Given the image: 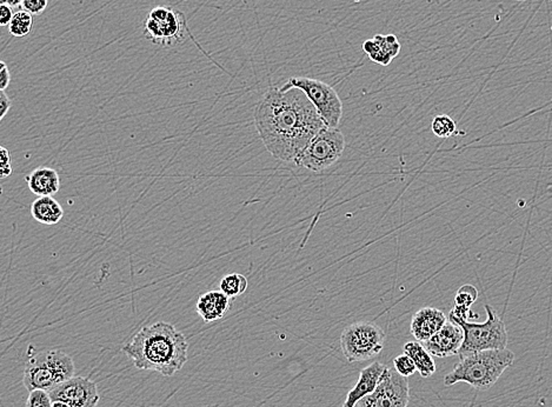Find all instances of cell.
<instances>
[{
	"instance_id": "6da1fadb",
	"label": "cell",
	"mask_w": 552,
	"mask_h": 407,
	"mask_svg": "<svg viewBox=\"0 0 552 407\" xmlns=\"http://www.w3.org/2000/svg\"><path fill=\"white\" fill-rule=\"evenodd\" d=\"M253 118L268 153L288 163H297L312 138L327 128L307 94L296 87L268 89L257 104Z\"/></svg>"
},
{
	"instance_id": "7a4b0ae2",
	"label": "cell",
	"mask_w": 552,
	"mask_h": 407,
	"mask_svg": "<svg viewBox=\"0 0 552 407\" xmlns=\"http://www.w3.org/2000/svg\"><path fill=\"white\" fill-rule=\"evenodd\" d=\"M121 351L137 369L172 376L187 364L189 343L175 326L158 322L140 329Z\"/></svg>"
},
{
	"instance_id": "3957f363",
	"label": "cell",
	"mask_w": 552,
	"mask_h": 407,
	"mask_svg": "<svg viewBox=\"0 0 552 407\" xmlns=\"http://www.w3.org/2000/svg\"><path fill=\"white\" fill-rule=\"evenodd\" d=\"M515 361V353L508 349H488L460 359L451 372L444 376V385L467 383L478 391L492 388L504 371Z\"/></svg>"
},
{
	"instance_id": "277c9868",
	"label": "cell",
	"mask_w": 552,
	"mask_h": 407,
	"mask_svg": "<svg viewBox=\"0 0 552 407\" xmlns=\"http://www.w3.org/2000/svg\"><path fill=\"white\" fill-rule=\"evenodd\" d=\"M76 366L72 358L59 349L37 352L28 358L24 371L23 384L28 392L45 390L50 392L74 376Z\"/></svg>"
},
{
	"instance_id": "5b68a950",
	"label": "cell",
	"mask_w": 552,
	"mask_h": 407,
	"mask_svg": "<svg viewBox=\"0 0 552 407\" xmlns=\"http://www.w3.org/2000/svg\"><path fill=\"white\" fill-rule=\"evenodd\" d=\"M485 311L488 319L484 322L449 319L450 322L460 326L464 331L463 344L458 352L460 359L488 349H506L509 338L506 324L489 304H486Z\"/></svg>"
},
{
	"instance_id": "8992f818",
	"label": "cell",
	"mask_w": 552,
	"mask_h": 407,
	"mask_svg": "<svg viewBox=\"0 0 552 407\" xmlns=\"http://www.w3.org/2000/svg\"><path fill=\"white\" fill-rule=\"evenodd\" d=\"M384 331L371 322H356L346 326L340 336V349L349 363L377 357L385 345Z\"/></svg>"
},
{
	"instance_id": "52a82bcc",
	"label": "cell",
	"mask_w": 552,
	"mask_h": 407,
	"mask_svg": "<svg viewBox=\"0 0 552 407\" xmlns=\"http://www.w3.org/2000/svg\"><path fill=\"white\" fill-rule=\"evenodd\" d=\"M295 87L307 94L327 128H338L343 116V103L332 86L313 78L292 77L280 89L288 91Z\"/></svg>"
},
{
	"instance_id": "ba28073f",
	"label": "cell",
	"mask_w": 552,
	"mask_h": 407,
	"mask_svg": "<svg viewBox=\"0 0 552 407\" xmlns=\"http://www.w3.org/2000/svg\"><path fill=\"white\" fill-rule=\"evenodd\" d=\"M345 145V137L338 128L327 126L312 138L296 164L311 172L320 173L340 159Z\"/></svg>"
},
{
	"instance_id": "9c48e42d",
	"label": "cell",
	"mask_w": 552,
	"mask_h": 407,
	"mask_svg": "<svg viewBox=\"0 0 552 407\" xmlns=\"http://www.w3.org/2000/svg\"><path fill=\"white\" fill-rule=\"evenodd\" d=\"M145 37L160 46H175L185 39L187 18L168 6L152 8L145 20Z\"/></svg>"
},
{
	"instance_id": "30bf717a",
	"label": "cell",
	"mask_w": 552,
	"mask_h": 407,
	"mask_svg": "<svg viewBox=\"0 0 552 407\" xmlns=\"http://www.w3.org/2000/svg\"><path fill=\"white\" fill-rule=\"evenodd\" d=\"M408 378L395 367H385L376 391L359 401V407H408Z\"/></svg>"
},
{
	"instance_id": "8fae6325",
	"label": "cell",
	"mask_w": 552,
	"mask_h": 407,
	"mask_svg": "<svg viewBox=\"0 0 552 407\" xmlns=\"http://www.w3.org/2000/svg\"><path fill=\"white\" fill-rule=\"evenodd\" d=\"M53 401L62 400L71 407H98L101 396L94 380L85 376H72L50 391Z\"/></svg>"
},
{
	"instance_id": "7c38bea8",
	"label": "cell",
	"mask_w": 552,
	"mask_h": 407,
	"mask_svg": "<svg viewBox=\"0 0 552 407\" xmlns=\"http://www.w3.org/2000/svg\"><path fill=\"white\" fill-rule=\"evenodd\" d=\"M463 341V329L455 322L447 320L442 330L422 344L433 357L447 358L456 354L458 356Z\"/></svg>"
},
{
	"instance_id": "4fadbf2b",
	"label": "cell",
	"mask_w": 552,
	"mask_h": 407,
	"mask_svg": "<svg viewBox=\"0 0 552 407\" xmlns=\"http://www.w3.org/2000/svg\"><path fill=\"white\" fill-rule=\"evenodd\" d=\"M447 320V315L440 309L423 307L413 314L410 331L417 341L424 343L442 330Z\"/></svg>"
},
{
	"instance_id": "5bb4252c",
	"label": "cell",
	"mask_w": 552,
	"mask_h": 407,
	"mask_svg": "<svg viewBox=\"0 0 552 407\" xmlns=\"http://www.w3.org/2000/svg\"><path fill=\"white\" fill-rule=\"evenodd\" d=\"M384 370V365L379 361H374L369 366H366L365 369H363L359 373L357 384L347 393L343 407H354L356 404L359 403L365 397L372 395L379 385V380Z\"/></svg>"
},
{
	"instance_id": "9a60e30c",
	"label": "cell",
	"mask_w": 552,
	"mask_h": 407,
	"mask_svg": "<svg viewBox=\"0 0 552 407\" xmlns=\"http://www.w3.org/2000/svg\"><path fill=\"white\" fill-rule=\"evenodd\" d=\"M363 50L365 51L372 62L388 67L393 59L399 55L401 44L395 35H377L374 39H369L363 44Z\"/></svg>"
},
{
	"instance_id": "2e32d148",
	"label": "cell",
	"mask_w": 552,
	"mask_h": 407,
	"mask_svg": "<svg viewBox=\"0 0 552 407\" xmlns=\"http://www.w3.org/2000/svg\"><path fill=\"white\" fill-rule=\"evenodd\" d=\"M230 299L222 291L207 292L198 298L197 313L205 322L219 320L230 310Z\"/></svg>"
},
{
	"instance_id": "e0dca14e",
	"label": "cell",
	"mask_w": 552,
	"mask_h": 407,
	"mask_svg": "<svg viewBox=\"0 0 552 407\" xmlns=\"http://www.w3.org/2000/svg\"><path fill=\"white\" fill-rule=\"evenodd\" d=\"M28 189L38 197L53 196L60 190L58 172L51 167H38L25 178Z\"/></svg>"
},
{
	"instance_id": "ac0fdd59",
	"label": "cell",
	"mask_w": 552,
	"mask_h": 407,
	"mask_svg": "<svg viewBox=\"0 0 552 407\" xmlns=\"http://www.w3.org/2000/svg\"><path fill=\"white\" fill-rule=\"evenodd\" d=\"M31 214L40 224L55 225L64 217V209L52 196H43L32 202Z\"/></svg>"
},
{
	"instance_id": "d6986e66",
	"label": "cell",
	"mask_w": 552,
	"mask_h": 407,
	"mask_svg": "<svg viewBox=\"0 0 552 407\" xmlns=\"http://www.w3.org/2000/svg\"><path fill=\"white\" fill-rule=\"evenodd\" d=\"M403 352L413 359L417 371L423 378H430L435 372V361L420 341H408L403 347Z\"/></svg>"
},
{
	"instance_id": "ffe728a7",
	"label": "cell",
	"mask_w": 552,
	"mask_h": 407,
	"mask_svg": "<svg viewBox=\"0 0 552 407\" xmlns=\"http://www.w3.org/2000/svg\"><path fill=\"white\" fill-rule=\"evenodd\" d=\"M477 298H478V291L476 287L472 285H463L456 293L454 306L447 315V319L469 320L472 315L470 307L474 305Z\"/></svg>"
},
{
	"instance_id": "44dd1931",
	"label": "cell",
	"mask_w": 552,
	"mask_h": 407,
	"mask_svg": "<svg viewBox=\"0 0 552 407\" xmlns=\"http://www.w3.org/2000/svg\"><path fill=\"white\" fill-rule=\"evenodd\" d=\"M32 16L33 15L25 10L16 12L12 18L11 23L8 25L10 35L17 37V38H21V37L30 35L33 28V17Z\"/></svg>"
},
{
	"instance_id": "7402d4cb",
	"label": "cell",
	"mask_w": 552,
	"mask_h": 407,
	"mask_svg": "<svg viewBox=\"0 0 552 407\" xmlns=\"http://www.w3.org/2000/svg\"><path fill=\"white\" fill-rule=\"evenodd\" d=\"M219 286L221 291L225 293L229 298H236L248 290V279L239 273H230L223 278Z\"/></svg>"
},
{
	"instance_id": "603a6c76",
	"label": "cell",
	"mask_w": 552,
	"mask_h": 407,
	"mask_svg": "<svg viewBox=\"0 0 552 407\" xmlns=\"http://www.w3.org/2000/svg\"><path fill=\"white\" fill-rule=\"evenodd\" d=\"M432 133L438 138H450L457 132V123L447 114H438L431 123Z\"/></svg>"
},
{
	"instance_id": "cb8c5ba5",
	"label": "cell",
	"mask_w": 552,
	"mask_h": 407,
	"mask_svg": "<svg viewBox=\"0 0 552 407\" xmlns=\"http://www.w3.org/2000/svg\"><path fill=\"white\" fill-rule=\"evenodd\" d=\"M53 400L50 392L45 390H33L28 393L26 407H52Z\"/></svg>"
},
{
	"instance_id": "d4e9b609",
	"label": "cell",
	"mask_w": 552,
	"mask_h": 407,
	"mask_svg": "<svg viewBox=\"0 0 552 407\" xmlns=\"http://www.w3.org/2000/svg\"><path fill=\"white\" fill-rule=\"evenodd\" d=\"M393 367H395L397 372L399 373L401 376H405V378L413 376L417 371L416 364L405 353L393 359Z\"/></svg>"
},
{
	"instance_id": "484cf974",
	"label": "cell",
	"mask_w": 552,
	"mask_h": 407,
	"mask_svg": "<svg viewBox=\"0 0 552 407\" xmlns=\"http://www.w3.org/2000/svg\"><path fill=\"white\" fill-rule=\"evenodd\" d=\"M0 177L8 178V175H12V157L8 148L1 146L0 148Z\"/></svg>"
},
{
	"instance_id": "4316f807",
	"label": "cell",
	"mask_w": 552,
	"mask_h": 407,
	"mask_svg": "<svg viewBox=\"0 0 552 407\" xmlns=\"http://www.w3.org/2000/svg\"><path fill=\"white\" fill-rule=\"evenodd\" d=\"M49 5V0H24L23 8L31 15H40L45 11Z\"/></svg>"
},
{
	"instance_id": "83f0119b",
	"label": "cell",
	"mask_w": 552,
	"mask_h": 407,
	"mask_svg": "<svg viewBox=\"0 0 552 407\" xmlns=\"http://www.w3.org/2000/svg\"><path fill=\"white\" fill-rule=\"evenodd\" d=\"M11 106L12 103L10 98L6 96L4 89H0V121L4 119L5 116L11 109Z\"/></svg>"
},
{
	"instance_id": "f1b7e54d",
	"label": "cell",
	"mask_w": 552,
	"mask_h": 407,
	"mask_svg": "<svg viewBox=\"0 0 552 407\" xmlns=\"http://www.w3.org/2000/svg\"><path fill=\"white\" fill-rule=\"evenodd\" d=\"M13 16H15V13L12 11L11 6H8V5L0 6V25L1 26H8Z\"/></svg>"
},
{
	"instance_id": "f546056e",
	"label": "cell",
	"mask_w": 552,
	"mask_h": 407,
	"mask_svg": "<svg viewBox=\"0 0 552 407\" xmlns=\"http://www.w3.org/2000/svg\"><path fill=\"white\" fill-rule=\"evenodd\" d=\"M11 82V74L4 62H0V89H6Z\"/></svg>"
},
{
	"instance_id": "4dcf8cb0",
	"label": "cell",
	"mask_w": 552,
	"mask_h": 407,
	"mask_svg": "<svg viewBox=\"0 0 552 407\" xmlns=\"http://www.w3.org/2000/svg\"><path fill=\"white\" fill-rule=\"evenodd\" d=\"M24 0H0L1 5H8L11 8H17L19 5H23Z\"/></svg>"
},
{
	"instance_id": "1f68e13d",
	"label": "cell",
	"mask_w": 552,
	"mask_h": 407,
	"mask_svg": "<svg viewBox=\"0 0 552 407\" xmlns=\"http://www.w3.org/2000/svg\"><path fill=\"white\" fill-rule=\"evenodd\" d=\"M52 407H71L69 404L65 403V401H62V400H55L52 404Z\"/></svg>"
},
{
	"instance_id": "d6a6232c",
	"label": "cell",
	"mask_w": 552,
	"mask_h": 407,
	"mask_svg": "<svg viewBox=\"0 0 552 407\" xmlns=\"http://www.w3.org/2000/svg\"><path fill=\"white\" fill-rule=\"evenodd\" d=\"M518 1H524V0H518Z\"/></svg>"
},
{
	"instance_id": "836d02e7",
	"label": "cell",
	"mask_w": 552,
	"mask_h": 407,
	"mask_svg": "<svg viewBox=\"0 0 552 407\" xmlns=\"http://www.w3.org/2000/svg\"><path fill=\"white\" fill-rule=\"evenodd\" d=\"M551 1H552V0H551Z\"/></svg>"
}]
</instances>
